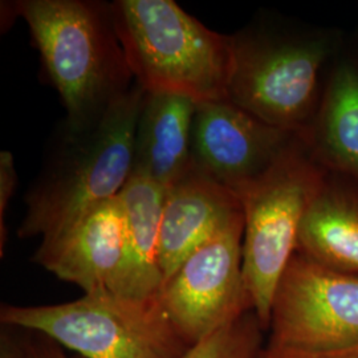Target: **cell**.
<instances>
[{
	"label": "cell",
	"mask_w": 358,
	"mask_h": 358,
	"mask_svg": "<svg viewBox=\"0 0 358 358\" xmlns=\"http://www.w3.org/2000/svg\"><path fill=\"white\" fill-rule=\"evenodd\" d=\"M6 6L8 15L22 17L29 28L44 71L62 97L68 127L97 121L134 87L110 3L17 0Z\"/></svg>",
	"instance_id": "1"
},
{
	"label": "cell",
	"mask_w": 358,
	"mask_h": 358,
	"mask_svg": "<svg viewBox=\"0 0 358 358\" xmlns=\"http://www.w3.org/2000/svg\"><path fill=\"white\" fill-rule=\"evenodd\" d=\"M145 90L138 84L101 118L81 128L64 122L59 140L26 195L20 238L48 241L92 207L117 196L133 170V148Z\"/></svg>",
	"instance_id": "2"
},
{
	"label": "cell",
	"mask_w": 358,
	"mask_h": 358,
	"mask_svg": "<svg viewBox=\"0 0 358 358\" xmlns=\"http://www.w3.org/2000/svg\"><path fill=\"white\" fill-rule=\"evenodd\" d=\"M110 8L142 90L195 103L227 100L234 36L207 28L173 0H115Z\"/></svg>",
	"instance_id": "3"
},
{
	"label": "cell",
	"mask_w": 358,
	"mask_h": 358,
	"mask_svg": "<svg viewBox=\"0 0 358 358\" xmlns=\"http://www.w3.org/2000/svg\"><path fill=\"white\" fill-rule=\"evenodd\" d=\"M0 322L41 333L83 358H182L190 348L159 294L134 299L105 291L62 304H3Z\"/></svg>",
	"instance_id": "4"
},
{
	"label": "cell",
	"mask_w": 358,
	"mask_h": 358,
	"mask_svg": "<svg viewBox=\"0 0 358 358\" xmlns=\"http://www.w3.org/2000/svg\"><path fill=\"white\" fill-rule=\"evenodd\" d=\"M327 176L299 137L264 176L236 195L244 214V284L264 329L279 282L299 248L303 220Z\"/></svg>",
	"instance_id": "5"
},
{
	"label": "cell",
	"mask_w": 358,
	"mask_h": 358,
	"mask_svg": "<svg viewBox=\"0 0 358 358\" xmlns=\"http://www.w3.org/2000/svg\"><path fill=\"white\" fill-rule=\"evenodd\" d=\"M325 36H234L227 100L271 127L303 136L317 112L333 52Z\"/></svg>",
	"instance_id": "6"
},
{
	"label": "cell",
	"mask_w": 358,
	"mask_h": 358,
	"mask_svg": "<svg viewBox=\"0 0 358 358\" xmlns=\"http://www.w3.org/2000/svg\"><path fill=\"white\" fill-rule=\"evenodd\" d=\"M268 357H321L358 348V276L296 251L279 282Z\"/></svg>",
	"instance_id": "7"
},
{
	"label": "cell",
	"mask_w": 358,
	"mask_h": 358,
	"mask_svg": "<svg viewBox=\"0 0 358 358\" xmlns=\"http://www.w3.org/2000/svg\"><path fill=\"white\" fill-rule=\"evenodd\" d=\"M244 217L196 248L161 289V301L192 346L252 310L243 276Z\"/></svg>",
	"instance_id": "8"
},
{
	"label": "cell",
	"mask_w": 358,
	"mask_h": 358,
	"mask_svg": "<svg viewBox=\"0 0 358 358\" xmlns=\"http://www.w3.org/2000/svg\"><path fill=\"white\" fill-rule=\"evenodd\" d=\"M299 137L229 100L196 103L192 165L238 195L264 176Z\"/></svg>",
	"instance_id": "9"
},
{
	"label": "cell",
	"mask_w": 358,
	"mask_h": 358,
	"mask_svg": "<svg viewBox=\"0 0 358 358\" xmlns=\"http://www.w3.org/2000/svg\"><path fill=\"white\" fill-rule=\"evenodd\" d=\"M124 247L125 220L117 195L92 207L57 236L41 241L32 260L84 294L110 292Z\"/></svg>",
	"instance_id": "10"
},
{
	"label": "cell",
	"mask_w": 358,
	"mask_h": 358,
	"mask_svg": "<svg viewBox=\"0 0 358 358\" xmlns=\"http://www.w3.org/2000/svg\"><path fill=\"white\" fill-rule=\"evenodd\" d=\"M243 217L239 198L192 165L165 190L159 234L164 284L196 248Z\"/></svg>",
	"instance_id": "11"
},
{
	"label": "cell",
	"mask_w": 358,
	"mask_h": 358,
	"mask_svg": "<svg viewBox=\"0 0 358 358\" xmlns=\"http://www.w3.org/2000/svg\"><path fill=\"white\" fill-rule=\"evenodd\" d=\"M196 103L190 99L145 93L133 148V176L166 190L192 167V122Z\"/></svg>",
	"instance_id": "12"
},
{
	"label": "cell",
	"mask_w": 358,
	"mask_h": 358,
	"mask_svg": "<svg viewBox=\"0 0 358 358\" xmlns=\"http://www.w3.org/2000/svg\"><path fill=\"white\" fill-rule=\"evenodd\" d=\"M118 199L125 220V247L110 292L134 299L153 297L164 287L159 234L165 189L131 174Z\"/></svg>",
	"instance_id": "13"
},
{
	"label": "cell",
	"mask_w": 358,
	"mask_h": 358,
	"mask_svg": "<svg viewBox=\"0 0 358 358\" xmlns=\"http://www.w3.org/2000/svg\"><path fill=\"white\" fill-rule=\"evenodd\" d=\"M328 173L358 185V62L340 60L331 72L317 112L301 136Z\"/></svg>",
	"instance_id": "14"
},
{
	"label": "cell",
	"mask_w": 358,
	"mask_h": 358,
	"mask_svg": "<svg viewBox=\"0 0 358 358\" xmlns=\"http://www.w3.org/2000/svg\"><path fill=\"white\" fill-rule=\"evenodd\" d=\"M299 251L358 276V185L328 173L299 234Z\"/></svg>",
	"instance_id": "15"
},
{
	"label": "cell",
	"mask_w": 358,
	"mask_h": 358,
	"mask_svg": "<svg viewBox=\"0 0 358 358\" xmlns=\"http://www.w3.org/2000/svg\"><path fill=\"white\" fill-rule=\"evenodd\" d=\"M262 322L254 310L195 343L182 358H259Z\"/></svg>",
	"instance_id": "16"
},
{
	"label": "cell",
	"mask_w": 358,
	"mask_h": 358,
	"mask_svg": "<svg viewBox=\"0 0 358 358\" xmlns=\"http://www.w3.org/2000/svg\"><path fill=\"white\" fill-rule=\"evenodd\" d=\"M71 357L68 350L41 333L3 327L0 358H83Z\"/></svg>",
	"instance_id": "17"
},
{
	"label": "cell",
	"mask_w": 358,
	"mask_h": 358,
	"mask_svg": "<svg viewBox=\"0 0 358 358\" xmlns=\"http://www.w3.org/2000/svg\"><path fill=\"white\" fill-rule=\"evenodd\" d=\"M17 183V174L15 169L13 154L10 152L0 153V252L3 256L4 243L7 241L6 213L13 198Z\"/></svg>",
	"instance_id": "18"
},
{
	"label": "cell",
	"mask_w": 358,
	"mask_h": 358,
	"mask_svg": "<svg viewBox=\"0 0 358 358\" xmlns=\"http://www.w3.org/2000/svg\"><path fill=\"white\" fill-rule=\"evenodd\" d=\"M259 358H296V357H268L264 355H260ZM308 358H358V348H355L352 350L337 353V355H331V356H321V357H308Z\"/></svg>",
	"instance_id": "19"
}]
</instances>
